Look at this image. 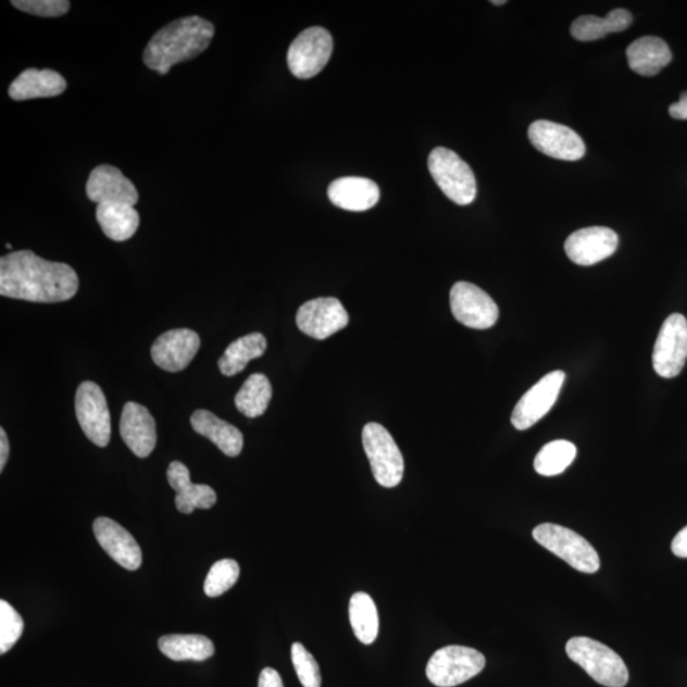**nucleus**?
I'll return each instance as SVG.
<instances>
[{
	"label": "nucleus",
	"mask_w": 687,
	"mask_h": 687,
	"mask_svg": "<svg viewBox=\"0 0 687 687\" xmlns=\"http://www.w3.org/2000/svg\"><path fill=\"white\" fill-rule=\"evenodd\" d=\"M76 271L64 263L48 261L29 250L9 253L0 259V295L14 300L58 303L77 295Z\"/></svg>",
	"instance_id": "f257e3e1"
},
{
	"label": "nucleus",
	"mask_w": 687,
	"mask_h": 687,
	"mask_svg": "<svg viewBox=\"0 0 687 687\" xmlns=\"http://www.w3.org/2000/svg\"><path fill=\"white\" fill-rule=\"evenodd\" d=\"M214 33L213 24L199 16L171 22L148 42L143 54L145 64L164 76L175 64L191 61L204 52Z\"/></svg>",
	"instance_id": "f03ea898"
},
{
	"label": "nucleus",
	"mask_w": 687,
	"mask_h": 687,
	"mask_svg": "<svg viewBox=\"0 0 687 687\" xmlns=\"http://www.w3.org/2000/svg\"><path fill=\"white\" fill-rule=\"evenodd\" d=\"M566 654L579 664L596 683L608 687H624L629 682L626 664L611 648L587 637L567 640Z\"/></svg>",
	"instance_id": "7ed1b4c3"
},
{
	"label": "nucleus",
	"mask_w": 687,
	"mask_h": 687,
	"mask_svg": "<svg viewBox=\"0 0 687 687\" xmlns=\"http://www.w3.org/2000/svg\"><path fill=\"white\" fill-rule=\"evenodd\" d=\"M428 168L439 189L459 205L472 204L476 198V178L469 164L458 153L444 147L433 149Z\"/></svg>",
	"instance_id": "20e7f679"
},
{
	"label": "nucleus",
	"mask_w": 687,
	"mask_h": 687,
	"mask_svg": "<svg viewBox=\"0 0 687 687\" xmlns=\"http://www.w3.org/2000/svg\"><path fill=\"white\" fill-rule=\"evenodd\" d=\"M533 536L541 547L563 559L574 570L588 574L600 570V557L592 545L572 529L554 524H542L534 528Z\"/></svg>",
	"instance_id": "39448f33"
},
{
	"label": "nucleus",
	"mask_w": 687,
	"mask_h": 687,
	"mask_svg": "<svg viewBox=\"0 0 687 687\" xmlns=\"http://www.w3.org/2000/svg\"><path fill=\"white\" fill-rule=\"evenodd\" d=\"M362 440L376 482L385 488H395L404 476V458L388 430L378 423L363 428Z\"/></svg>",
	"instance_id": "423d86ee"
},
{
	"label": "nucleus",
	"mask_w": 687,
	"mask_h": 687,
	"mask_svg": "<svg viewBox=\"0 0 687 687\" xmlns=\"http://www.w3.org/2000/svg\"><path fill=\"white\" fill-rule=\"evenodd\" d=\"M485 663L484 654L474 648L448 646L430 657L427 677L438 687H453L479 675Z\"/></svg>",
	"instance_id": "0eeeda50"
},
{
	"label": "nucleus",
	"mask_w": 687,
	"mask_h": 687,
	"mask_svg": "<svg viewBox=\"0 0 687 687\" xmlns=\"http://www.w3.org/2000/svg\"><path fill=\"white\" fill-rule=\"evenodd\" d=\"M334 41L324 27H310L290 43L287 61L290 73L300 79L317 76L330 61Z\"/></svg>",
	"instance_id": "6e6552de"
},
{
	"label": "nucleus",
	"mask_w": 687,
	"mask_h": 687,
	"mask_svg": "<svg viewBox=\"0 0 687 687\" xmlns=\"http://www.w3.org/2000/svg\"><path fill=\"white\" fill-rule=\"evenodd\" d=\"M653 369L663 378L682 373L687 361V320L674 313L664 321L653 350Z\"/></svg>",
	"instance_id": "1a4fd4ad"
},
{
	"label": "nucleus",
	"mask_w": 687,
	"mask_h": 687,
	"mask_svg": "<svg viewBox=\"0 0 687 687\" xmlns=\"http://www.w3.org/2000/svg\"><path fill=\"white\" fill-rule=\"evenodd\" d=\"M450 303L454 318L476 330H487L496 325L499 317L497 303L472 283H455L451 289Z\"/></svg>",
	"instance_id": "9d476101"
},
{
	"label": "nucleus",
	"mask_w": 687,
	"mask_h": 687,
	"mask_svg": "<svg viewBox=\"0 0 687 687\" xmlns=\"http://www.w3.org/2000/svg\"><path fill=\"white\" fill-rule=\"evenodd\" d=\"M76 414L82 430L92 444L107 447L111 438V420L107 398L92 380L80 384L76 394Z\"/></svg>",
	"instance_id": "9b49d317"
},
{
	"label": "nucleus",
	"mask_w": 687,
	"mask_h": 687,
	"mask_svg": "<svg viewBox=\"0 0 687 687\" xmlns=\"http://www.w3.org/2000/svg\"><path fill=\"white\" fill-rule=\"evenodd\" d=\"M565 380L563 371H554L542 377L533 388L522 396L515 405L511 422L519 430L532 428L554 407Z\"/></svg>",
	"instance_id": "f8f14e48"
},
{
	"label": "nucleus",
	"mask_w": 687,
	"mask_h": 687,
	"mask_svg": "<svg viewBox=\"0 0 687 687\" xmlns=\"http://www.w3.org/2000/svg\"><path fill=\"white\" fill-rule=\"evenodd\" d=\"M528 139L537 151L562 161H578L586 154L585 141L567 126L549 121L529 125Z\"/></svg>",
	"instance_id": "ddd939ff"
},
{
	"label": "nucleus",
	"mask_w": 687,
	"mask_h": 687,
	"mask_svg": "<svg viewBox=\"0 0 687 687\" xmlns=\"http://www.w3.org/2000/svg\"><path fill=\"white\" fill-rule=\"evenodd\" d=\"M296 323L303 334L316 340H325L348 325L349 315L339 300L324 297L301 305Z\"/></svg>",
	"instance_id": "4468645a"
},
{
	"label": "nucleus",
	"mask_w": 687,
	"mask_h": 687,
	"mask_svg": "<svg viewBox=\"0 0 687 687\" xmlns=\"http://www.w3.org/2000/svg\"><path fill=\"white\" fill-rule=\"evenodd\" d=\"M619 246V236L607 227H588L576 230L566 238V257L574 264L591 266L601 263L614 253Z\"/></svg>",
	"instance_id": "2eb2a0df"
},
{
	"label": "nucleus",
	"mask_w": 687,
	"mask_h": 687,
	"mask_svg": "<svg viewBox=\"0 0 687 687\" xmlns=\"http://www.w3.org/2000/svg\"><path fill=\"white\" fill-rule=\"evenodd\" d=\"M86 193L97 205L123 203L136 207L139 201L136 185L125 177L121 170L110 164H101L92 170L86 185Z\"/></svg>",
	"instance_id": "dca6fc26"
},
{
	"label": "nucleus",
	"mask_w": 687,
	"mask_h": 687,
	"mask_svg": "<svg viewBox=\"0 0 687 687\" xmlns=\"http://www.w3.org/2000/svg\"><path fill=\"white\" fill-rule=\"evenodd\" d=\"M200 338L189 328H175L157 339L151 349L153 362L167 372L184 371L196 358Z\"/></svg>",
	"instance_id": "f3484780"
},
{
	"label": "nucleus",
	"mask_w": 687,
	"mask_h": 687,
	"mask_svg": "<svg viewBox=\"0 0 687 687\" xmlns=\"http://www.w3.org/2000/svg\"><path fill=\"white\" fill-rule=\"evenodd\" d=\"M93 533L97 541L108 554L125 570L137 571L141 565V550L130 533L117 522L107 517L95 521Z\"/></svg>",
	"instance_id": "a211bd4d"
},
{
	"label": "nucleus",
	"mask_w": 687,
	"mask_h": 687,
	"mask_svg": "<svg viewBox=\"0 0 687 687\" xmlns=\"http://www.w3.org/2000/svg\"><path fill=\"white\" fill-rule=\"evenodd\" d=\"M121 435L134 454L140 459L148 458L157 444L154 417L143 405L126 402L121 420Z\"/></svg>",
	"instance_id": "6ab92c4d"
},
{
	"label": "nucleus",
	"mask_w": 687,
	"mask_h": 687,
	"mask_svg": "<svg viewBox=\"0 0 687 687\" xmlns=\"http://www.w3.org/2000/svg\"><path fill=\"white\" fill-rule=\"evenodd\" d=\"M167 480L176 491L175 503L178 512L190 514L199 510H209L216 503L215 491L204 484L191 482L189 469L183 462L174 461L167 470Z\"/></svg>",
	"instance_id": "aec40b11"
},
{
	"label": "nucleus",
	"mask_w": 687,
	"mask_h": 687,
	"mask_svg": "<svg viewBox=\"0 0 687 687\" xmlns=\"http://www.w3.org/2000/svg\"><path fill=\"white\" fill-rule=\"evenodd\" d=\"M328 199L344 211L365 212L379 200V188L365 177H340L328 186Z\"/></svg>",
	"instance_id": "412c9836"
},
{
	"label": "nucleus",
	"mask_w": 687,
	"mask_h": 687,
	"mask_svg": "<svg viewBox=\"0 0 687 687\" xmlns=\"http://www.w3.org/2000/svg\"><path fill=\"white\" fill-rule=\"evenodd\" d=\"M66 80L55 71L29 68L12 82L9 95L13 101L48 99L65 92Z\"/></svg>",
	"instance_id": "4be33fe9"
},
{
	"label": "nucleus",
	"mask_w": 687,
	"mask_h": 687,
	"mask_svg": "<svg viewBox=\"0 0 687 687\" xmlns=\"http://www.w3.org/2000/svg\"><path fill=\"white\" fill-rule=\"evenodd\" d=\"M190 422L198 435L212 440L228 458H236L242 452L243 436L235 425L220 420L218 416L204 409L197 410L191 415Z\"/></svg>",
	"instance_id": "5701e85b"
},
{
	"label": "nucleus",
	"mask_w": 687,
	"mask_h": 687,
	"mask_svg": "<svg viewBox=\"0 0 687 687\" xmlns=\"http://www.w3.org/2000/svg\"><path fill=\"white\" fill-rule=\"evenodd\" d=\"M626 58L633 72L653 77L672 62V52L660 37L645 36L629 45Z\"/></svg>",
	"instance_id": "b1692460"
},
{
	"label": "nucleus",
	"mask_w": 687,
	"mask_h": 687,
	"mask_svg": "<svg viewBox=\"0 0 687 687\" xmlns=\"http://www.w3.org/2000/svg\"><path fill=\"white\" fill-rule=\"evenodd\" d=\"M96 220L104 236L116 242L128 241L136 235L140 224L137 209L123 203L97 205Z\"/></svg>",
	"instance_id": "393cba45"
},
{
	"label": "nucleus",
	"mask_w": 687,
	"mask_h": 687,
	"mask_svg": "<svg viewBox=\"0 0 687 687\" xmlns=\"http://www.w3.org/2000/svg\"><path fill=\"white\" fill-rule=\"evenodd\" d=\"M160 651L172 661L203 662L214 654L213 641L199 634H172L159 640Z\"/></svg>",
	"instance_id": "a878e982"
},
{
	"label": "nucleus",
	"mask_w": 687,
	"mask_h": 687,
	"mask_svg": "<svg viewBox=\"0 0 687 687\" xmlns=\"http://www.w3.org/2000/svg\"><path fill=\"white\" fill-rule=\"evenodd\" d=\"M633 16L629 11L614 10L607 17L582 16L573 22L571 34L578 41H596L612 33L629 28Z\"/></svg>",
	"instance_id": "bb28decb"
},
{
	"label": "nucleus",
	"mask_w": 687,
	"mask_h": 687,
	"mask_svg": "<svg viewBox=\"0 0 687 687\" xmlns=\"http://www.w3.org/2000/svg\"><path fill=\"white\" fill-rule=\"evenodd\" d=\"M267 347L265 336L252 333L230 342L218 361L222 375L233 377L242 372L250 361L263 357Z\"/></svg>",
	"instance_id": "cd10ccee"
},
{
	"label": "nucleus",
	"mask_w": 687,
	"mask_h": 687,
	"mask_svg": "<svg viewBox=\"0 0 687 687\" xmlns=\"http://www.w3.org/2000/svg\"><path fill=\"white\" fill-rule=\"evenodd\" d=\"M349 619L355 637L363 645H372L377 639L378 611L375 601L369 594L357 592L352 596L349 602Z\"/></svg>",
	"instance_id": "c85d7f7f"
},
{
	"label": "nucleus",
	"mask_w": 687,
	"mask_h": 687,
	"mask_svg": "<svg viewBox=\"0 0 687 687\" xmlns=\"http://www.w3.org/2000/svg\"><path fill=\"white\" fill-rule=\"evenodd\" d=\"M272 398L271 380L263 373H253L237 392L235 404L245 416L258 417L266 412Z\"/></svg>",
	"instance_id": "c756f323"
},
{
	"label": "nucleus",
	"mask_w": 687,
	"mask_h": 687,
	"mask_svg": "<svg viewBox=\"0 0 687 687\" xmlns=\"http://www.w3.org/2000/svg\"><path fill=\"white\" fill-rule=\"evenodd\" d=\"M576 455L577 447L570 440H552L537 453L534 462L536 473L542 476L560 475L572 465Z\"/></svg>",
	"instance_id": "7c9ffc66"
},
{
	"label": "nucleus",
	"mask_w": 687,
	"mask_h": 687,
	"mask_svg": "<svg viewBox=\"0 0 687 687\" xmlns=\"http://www.w3.org/2000/svg\"><path fill=\"white\" fill-rule=\"evenodd\" d=\"M240 565L233 559L216 562L209 571L204 592L209 597H218L233 588L240 578Z\"/></svg>",
	"instance_id": "2f4dec72"
},
{
	"label": "nucleus",
	"mask_w": 687,
	"mask_h": 687,
	"mask_svg": "<svg viewBox=\"0 0 687 687\" xmlns=\"http://www.w3.org/2000/svg\"><path fill=\"white\" fill-rule=\"evenodd\" d=\"M24 619L5 600L0 601V653L5 654L24 633Z\"/></svg>",
	"instance_id": "473e14b6"
},
{
	"label": "nucleus",
	"mask_w": 687,
	"mask_h": 687,
	"mask_svg": "<svg viewBox=\"0 0 687 687\" xmlns=\"http://www.w3.org/2000/svg\"><path fill=\"white\" fill-rule=\"evenodd\" d=\"M292 662L296 674L303 687H321V672L318 664L308 649L301 644L292 646Z\"/></svg>",
	"instance_id": "72a5a7b5"
},
{
	"label": "nucleus",
	"mask_w": 687,
	"mask_h": 687,
	"mask_svg": "<svg viewBox=\"0 0 687 687\" xmlns=\"http://www.w3.org/2000/svg\"><path fill=\"white\" fill-rule=\"evenodd\" d=\"M14 9L37 17H62L71 10L68 0H12Z\"/></svg>",
	"instance_id": "f704fd0d"
},
{
	"label": "nucleus",
	"mask_w": 687,
	"mask_h": 687,
	"mask_svg": "<svg viewBox=\"0 0 687 687\" xmlns=\"http://www.w3.org/2000/svg\"><path fill=\"white\" fill-rule=\"evenodd\" d=\"M259 687H284L282 677L274 669L267 667L261 671Z\"/></svg>",
	"instance_id": "c9c22d12"
},
{
	"label": "nucleus",
	"mask_w": 687,
	"mask_h": 687,
	"mask_svg": "<svg viewBox=\"0 0 687 687\" xmlns=\"http://www.w3.org/2000/svg\"><path fill=\"white\" fill-rule=\"evenodd\" d=\"M672 552L678 558H687V526L679 532L671 545Z\"/></svg>",
	"instance_id": "e433bc0d"
},
{
	"label": "nucleus",
	"mask_w": 687,
	"mask_h": 687,
	"mask_svg": "<svg viewBox=\"0 0 687 687\" xmlns=\"http://www.w3.org/2000/svg\"><path fill=\"white\" fill-rule=\"evenodd\" d=\"M669 111L670 115L677 121H687V92L679 96V101L672 103Z\"/></svg>",
	"instance_id": "4c0bfd02"
},
{
	"label": "nucleus",
	"mask_w": 687,
	"mask_h": 687,
	"mask_svg": "<svg viewBox=\"0 0 687 687\" xmlns=\"http://www.w3.org/2000/svg\"><path fill=\"white\" fill-rule=\"evenodd\" d=\"M10 458V440L5 430L0 429V472H3L7 461Z\"/></svg>",
	"instance_id": "58836bf2"
},
{
	"label": "nucleus",
	"mask_w": 687,
	"mask_h": 687,
	"mask_svg": "<svg viewBox=\"0 0 687 687\" xmlns=\"http://www.w3.org/2000/svg\"><path fill=\"white\" fill-rule=\"evenodd\" d=\"M491 4L503 5V4H507V2L505 0H502V2H498V0H495V2H491Z\"/></svg>",
	"instance_id": "ea45409f"
},
{
	"label": "nucleus",
	"mask_w": 687,
	"mask_h": 687,
	"mask_svg": "<svg viewBox=\"0 0 687 687\" xmlns=\"http://www.w3.org/2000/svg\"><path fill=\"white\" fill-rule=\"evenodd\" d=\"M7 249H12V245L11 243H7Z\"/></svg>",
	"instance_id": "a19ab883"
}]
</instances>
